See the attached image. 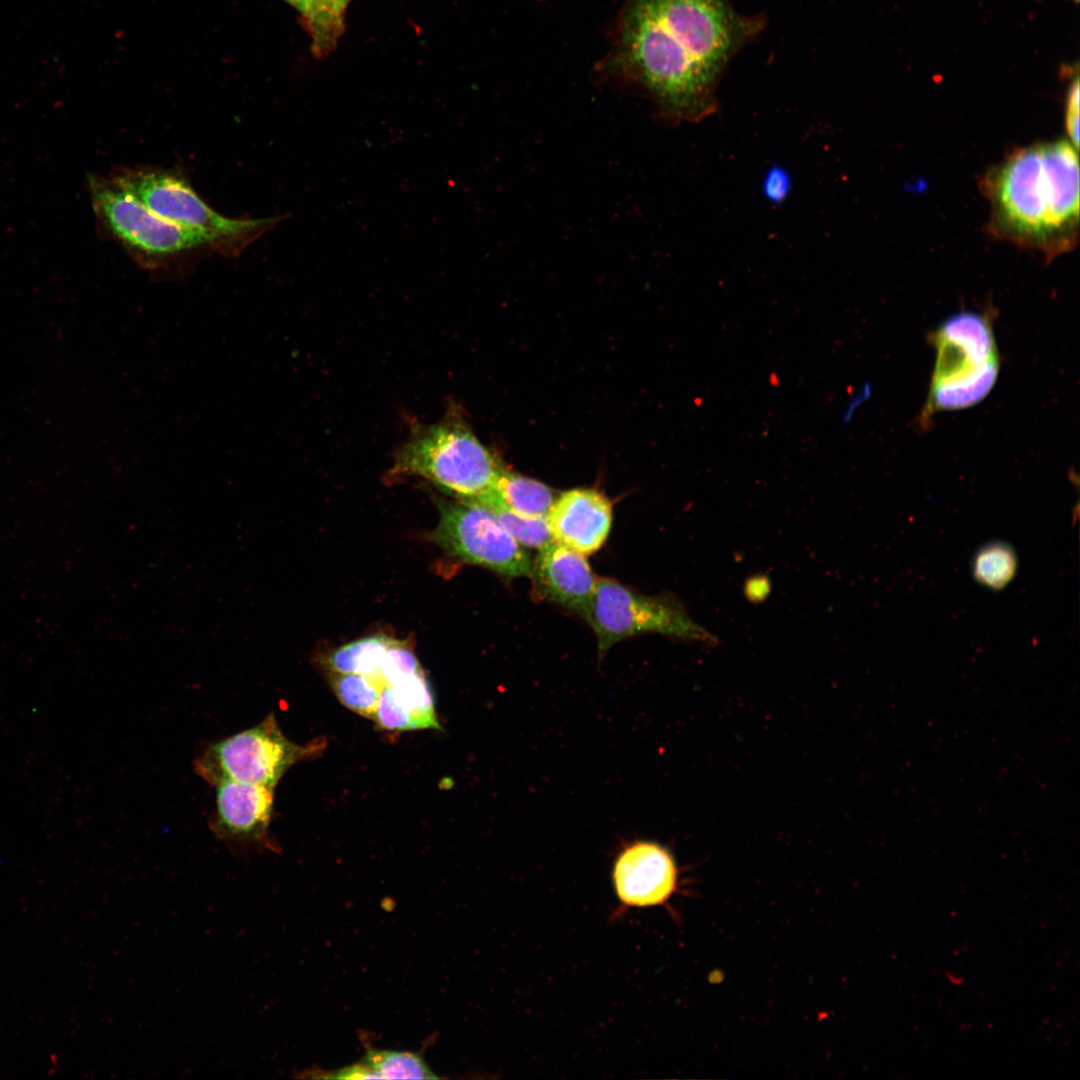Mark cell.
I'll list each match as a JSON object with an SVG mask.
<instances>
[{"label":"cell","mask_w":1080,"mask_h":1080,"mask_svg":"<svg viewBox=\"0 0 1080 1080\" xmlns=\"http://www.w3.org/2000/svg\"><path fill=\"white\" fill-rule=\"evenodd\" d=\"M611 876L624 907L663 905L679 887V869L672 853L648 839L625 843L615 857Z\"/></svg>","instance_id":"9c48e42d"},{"label":"cell","mask_w":1080,"mask_h":1080,"mask_svg":"<svg viewBox=\"0 0 1080 1080\" xmlns=\"http://www.w3.org/2000/svg\"><path fill=\"white\" fill-rule=\"evenodd\" d=\"M296 9H298L304 16L308 12L310 0H286Z\"/></svg>","instance_id":"4316f807"},{"label":"cell","mask_w":1080,"mask_h":1080,"mask_svg":"<svg viewBox=\"0 0 1080 1080\" xmlns=\"http://www.w3.org/2000/svg\"><path fill=\"white\" fill-rule=\"evenodd\" d=\"M312 751L291 742L273 713L258 725L209 744L195 758L194 771L206 782L253 783L274 788L288 769Z\"/></svg>","instance_id":"52a82bcc"},{"label":"cell","mask_w":1080,"mask_h":1080,"mask_svg":"<svg viewBox=\"0 0 1080 1080\" xmlns=\"http://www.w3.org/2000/svg\"><path fill=\"white\" fill-rule=\"evenodd\" d=\"M459 500L470 501L489 509L505 530L521 546L540 549L554 541L546 517L529 518L520 516L509 511L485 494L475 498Z\"/></svg>","instance_id":"2e32d148"},{"label":"cell","mask_w":1080,"mask_h":1080,"mask_svg":"<svg viewBox=\"0 0 1080 1080\" xmlns=\"http://www.w3.org/2000/svg\"><path fill=\"white\" fill-rule=\"evenodd\" d=\"M381 1079H438L416 1053L367 1049L362 1060Z\"/></svg>","instance_id":"e0dca14e"},{"label":"cell","mask_w":1080,"mask_h":1080,"mask_svg":"<svg viewBox=\"0 0 1080 1080\" xmlns=\"http://www.w3.org/2000/svg\"><path fill=\"white\" fill-rule=\"evenodd\" d=\"M1016 569L1015 552L1009 545L1000 542L982 547L973 561L976 580L993 589L1006 586L1014 577Z\"/></svg>","instance_id":"ac0fdd59"},{"label":"cell","mask_w":1080,"mask_h":1080,"mask_svg":"<svg viewBox=\"0 0 1080 1080\" xmlns=\"http://www.w3.org/2000/svg\"><path fill=\"white\" fill-rule=\"evenodd\" d=\"M503 469L451 408L438 422L416 424L394 457L392 473L418 476L459 499L487 492Z\"/></svg>","instance_id":"3957f363"},{"label":"cell","mask_w":1080,"mask_h":1080,"mask_svg":"<svg viewBox=\"0 0 1080 1080\" xmlns=\"http://www.w3.org/2000/svg\"><path fill=\"white\" fill-rule=\"evenodd\" d=\"M393 640L375 634L349 642L330 652L323 665L328 672L359 674L381 681V666Z\"/></svg>","instance_id":"5bb4252c"},{"label":"cell","mask_w":1080,"mask_h":1080,"mask_svg":"<svg viewBox=\"0 0 1080 1080\" xmlns=\"http://www.w3.org/2000/svg\"><path fill=\"white\" fill-rule=\"evenodd\" d=\"M373 721L379 728L390 731L422 729L418 719L399 700L393 688L384 685L376 706Z\"/></svg>","instance_id":"44dd1931"},{"label":"cell","mask_w":1080,"mask_h":1080,"mask_svg":"<svg viewBox=\"0 0 1080 1080\" xmlns=\"http://www.w3.org/2000/svg\"><path fill=\"white\" fill-rule=\"evenodd\" d=\"M112 178L153 213L205 238L210 250L239 256L287 215L258 219L228 218L211 208L176 170L119 168Z\"/></svg>","instance_id":"277c9868"},{"label":"cell","mask_w":1080,"mask_h":1080,"mask_svg":"<svg viewBox=\"0 0 1080 1080\" xmlns=\"http://www.w3.org/2000/svg\"><path fill=\"white\" fill-rule=\"evenodd\" d=\"M389 686L393 688L399 700L418 719L422 729L440 728L435 712L432 688L424 671Z\"/></svg>","instance_id":"d6986e66"},{"label":"cell","mask_w":1080,"mask_h":1080,"mask_svg":"<svg viewBox=\"0 0 1080 1080\" xmlns=\"http://www.w3.org/2000/svg\"><path fill=\"white\" fill-rule=\"evenodd\" d=\"M769 589L770 583L768 582V579L764 576L751 578L745 586L746 595L752 601H759L765 598L769 592Z\"/></svg>","instance_id":"484cf974"},{"label":"cell","mask_w":1080,"mask_h":1080,"mask_svg":"<svg viewBox=\"0 0 1080 1080\" xmlns=\"http://www.w3.org/2000/svg\"><path fill=\"white\" fill-rule=\"evenodd\" d=\"M990 232L1052 259L1079 239L1078 149L1069 140L1017 149L985 174Z\"/></svg>","instance_id":"7a4b0ae2"},{"label":"cell","mask_w":1080,"mask_h":1080,"mask_svg":"<svg viewBox=\"0 0 1080 1080\" xmlns=\"http://www.w3.org/2000/svg\"><path fill=\"white\" fill-rule=\"evenodd\" d=\"M348 0H310L305 17L310 24L314 47L327 50L336 40L342 27V15Z\"/></svg>","instance_id":"ffe728a7"},{"label":"cell","mask_w":1080,"mask_h":1080,"mask_svg":"<svg viewBox=\"0 0 1080 1080\" xmlns=\"http://www.w3.org/2000/svg\"><path fill=\"white\" fill-rule=\"evenodd\" d=\"M765 26L731 0H625L600 68L640 87L667 120L697 122L717 110L725 69Z\"/></svg>","instance_id":"6da1fadb"},{"label":"cell","mask_w":1080,"mask_h":1080,"mask_svg":"<svg viewBox=\"0 0 1080 1080\" xmlns=\"http://www.w3.org/2000/svg\"><path fill=\"white\" fill-rule=\"evenodd\" d=\"M439 521L429 538L452 556L507 577L530 576L532 561L486 507L439 500Z\"/></svg>","instance_id":"ba28073f"},{"label":"cell","mask_w":1080,"mask_h":1080,"mask_svg":"<svg viewBox=\"0 0 1080 1080\" xmlns=\"http://www.w3.org/2000/svg\"><path fill=\"white\" fill-rule=\"evenodd\" d=\"M88 188L100 224L143 268L166 269L187 254L210 250L204 237L153 213L111 175H89Z\"/></svg>","instance_id":"5b68a950"},{"label":"cell","mask_w":1080,"mask_h":1080,"mask_svg":"<svg viewBox=\"0 0 1080 1080\" xmlns=\"http://www.w3.org/2000/svg\"><path fill=\"white\" fill-rule=\"evenodd\" d=\"M322 1077L329 1079H381L375 1071L363 1062L352 1064L335 1071L325 1072V1075H322Z\"/></svg>","instance_id":"d4e9b609"},{"label":"cell","mask_w":1080,"mask_h":1080,"mask_svg":"<svg viewBox=\"0 0 1080 1080\" xmlns=\"http://www.w3.org/2000/svg\"><path fill=\"white\" fill-rule=\"evenodd\" d=\"M791 180L787 172L779 167L770 169L763 180V192L768 200L782 202L788 195Z\"/></svg>","instance_id":"cb8c5ba5"},{"label":"cell","mask_w":1080,"mask_h":1080,"mask_svg":"<svg viewBox=\"0 0 1080 1080\" xmlns=\"http://www.w3.org/2000/svg\"><path fill=\"white\" fill-rule=\"evenodd\" d=\"M330 687L349 710L372 720L384 684L377 679L352 673L328 672Z\"/></svg>","instance_id":"9a60e30c"},{"label":"cell","mask_w":1080,"mask_h":1080,"mask_svg":"<svg viewBox=\"0 0 1080 1080\" xmlns=\"http://www.w3.org/2000/svg\"><path fill=\"white\" fill-rule=\"evenodd\" d=\"M530 576L537 596L584 618L597 578L583 554L552 541L539 549Z\"/></svg>","instance_id":"7c38bea8"},{"label":"cell","mask_w":1080,"mask_h":1080,"mask_svg":"<svg viewBox=\"0 0 1080 1080\" xmlns=\"http://www.w3.org/2000/svg\"><path fill=\"white\" fill-rule=\"evenodd\" d=\"M1073 1L1078 2V0H1073Z\"/></svg>","instance_id":"83f0119b"},{"label":"cell","mask_w":1080,"mask_h":1080,"mask_svg":"<svg viewBox=\"0 0 1080 1080\" xmlns=\"http://www.w3.org/2000/svg\"><path fill=\"white\" fill-rule=\"evenodd\" d=\"M546 520L555 542L583 555L596 552L612 524V504L601 492L576 488L556 497Z\"/></svg>","instance_id":"8fae6325"},{"label":"cell","mask_w":1080,"mask_h":1080,"mask_svg":"<svg viewBox=\"0 0 1080 1080\" xmlns=\"http://www.w3.org/2000/svg\"><path fill=\"white\" fill-rule=\"evenodd\" d=\"M483 494L509 511L529 518L546 517L556 499L549 486L504 468L493 486Z\"/></svg>","instance_id":"4fadbf2b"},{"label":"cell","mask_w":1080,"mask_h":1080,"mask_svg":"<svg viewBox=\"0 0 1080 1080\" xmlns=\"http://www.w3.org/2000/svg\"><path fill=\"white\" fill-rule=\"evenodd\" d=\"M584 619L594 631L601 658L615 643L644 633L704 644L718 640L673 596L645 595L611 578H597Z\"/></svg>","instance_id":"8992f818"},{"label":"cell","mask_w":1080,"mask_h":1080,"mask_svg":"<svg viewBox=\"0 0 1080 1080\" xmlns=\"http://www.w3.org/2000/svg\"><path fill=\"white\" fill-rule=\"evenodd\" d=\"M423 671L408 643L394 639L384 656L380 677L384 685H395Z\"/></svg>","instance_id":"7402d4cb"},{"label":"cell","mask_w":1080,"mask_h":1080,"mask_svg":"<svg viewBox=\"0 0 1080 1080\" xmlns=\"http://www.w3.org/2000/svg\"><path fill=\"white\" fill-rule=\"evenodd\" d=\"M273 802L272 787L239 781L219 783L216 785V807L211 829L219 840L231 845L263 843Z\"/></svg>","instance_id":"30bf717a"},{"label":"cell","mask_w":1080,"mask_h":1080,"mask_svg":"<svg viewBox=\"0 0 1080 1080\" xmlns=\"http://www.w3.org/2000/svg\"><path fill=\"white\" fill-rule=\"evenodd\" d=\"M1065 128L1069 141L1079 147V76L1078 67L1071 74L1065 99Z\"/></svg>","instance_id":"603a6c76"}]
</instances>
